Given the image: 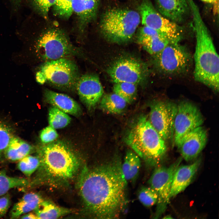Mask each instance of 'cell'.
Wrapping results in <instances>:
<instances>
[{"instance_id":"obj_1","label":"cell","mask_w":219,"mask_h":219,"mask_svg":"<svg viewBox=\"0 0 219 219\" xmlns=\"http://www.w3.org/2000/svg\"><path fill=\"white\" fill-rule=\"evenodd\" d=\"M119 158L91 169L85 168L78 182L82 202L81 216L96 219L117 218L125 203L127 182Z\"/></svg>"},{"instance_id":"obj_2","label":"cell","mask_w":219,"mask_h":219,"mask_svg":"<svg viewBox=\"0 0 219 219\" xmlns=\"http://www.w3.org/2000/svg\"><path fill=\"white\" fill-rule=\"evenodd\" d=\"M37 151L40 164L29 186L67 185L78 173L80 165L79 156L64 142L58 141L44 144Z\"/></svg>"},{"instance_id":"obj_3","label":"cell","mask_w":219,"mask_h":219,"mask_svg":"<svg viewBox=\"0 0 219 219\" xmlns=\"http://www.w3.org/2000/svg\"><path fill=\"white\" fill-rule=\"evenodd\" d=\"M196 38L194 55V76L196 81L218 92L219 58L209 31L205 24L197 5L189 4Z\"/></svg>"},{"instance_id":"obj_4","label":"cell","mask_w":219,"mask_h":219,"mask_svg":"<svg viewBox=\"0 0 219 219\" xmlns=\"http://www.w3.org/2000/svg\"><path fill=\"white\" fill-rule=\"evenodd\" d=\"M125 141L149 166L156 167L165 158L167 148L165 141L145 116L136 120L126 134Z\"/></svg>"},{"instance_id":"obj_5","label":"cell","mask_w":219,"mask_h":219,"mask_svg":"<svg viewBox=\"0 0 219 219\" xmlns=\"http://www.w3.org/2000/svg\"><path fill=\"white\" fill-rule=\"evenodd\" d=\"M140 21L139 13L134 10L114 8L104 14L100 28L103 34L109 41L123 43L131 39Z\"/></svg>"},{"instance_id":"obj_6","label":"cell","mask_w":219,"mask_h":219,"mask_svg":"<svg viewBox=\"0 0 219 219\" xmlns=\"http://www.w3.org/2000/svg\"><path fill=\"white\" fill-rule=\"evenodd\" d=\"M70 58L44 62L36 73L37 82L41 85L48 84L64 91H75L80 75L78 66Z\"/></svg>"},{"instance_id":"obj_7","label":"cell","mask_w":219,"mask_h":219,"mask_svg":"<svg viewBox=\"0 0 219 219\" xmlns=\"http://www.w3.org/2000/svg\"><path fill=\"white\" fill-rule=\"evenodd\" d=\"M36 51L44 62L83 56L82 51L72 43L65 32L57 28H50L42 33L36 43Z\"/></svg>"},{"instance_id":"obj_8","label":"cell","mask_w":219,"mask_h":219,"mask_svg":"<svg viewBox=\"0 0 219 219\" xmlns=\"http://www.w3.org/2000/svg\"><path fill=\"white\" fill-rule=\"evenodd\" d=\"M156 65L160 72L167 75L185 73L190 67V53L179 42H172L154 56Z\"/></svg>"},{"instance_id":"obj_9","label":"cell","mask_w":219,"mask_h":219,"mask_svg":"<svg viewBox=\"0 0 219 219\" xmlns=\"http://www.w3.org/2000/svg\"><path fill=\"white\" fill-rule=\"evenodd\" d=\"M180 158L168 167H156L148 180L150 187L158 196L155 218H158L165 211L170 199V194L174 173L182 161Z\"/></svg>"},{"instance_id":"obj_10","label":"cell","mask_w":219,"mask_h":219,"mask_svg":"<svg viewBox=\"0 0 219 219\" xmlns=\"http://www.w3.org/2000/svg\"><path fill=\"white\" fill-rule=\"evenodd\" d=\"M139 9L143 26L163 33L174 42L180 41L182 35L181 27L162 15L149 0H143Z\"/></svg>"},{"instance_id":"obj_11","label":"cell","mask_w":219,"mask_h":219,"mask_svg":"<svg viewBox=\"0 0 219 219\" xmlns=\"http://www.w3.org/2000/svg\"><path fill=\"white\" fill-rule=\"evenodd\" d=\"M177 105L168 101H157L150 106L149 120L165 141L174 138V123Z\"/></svg>"},{"instance_id":"obj_12","label":"cell","mask_w":219,"mask_h":219,"mask_svg":"<svg viewBox=\"0 0 219 219\" xmlns=\"http://www.w3.org/2000/svg\"><path fill=\"white\" fill-rule=\"evenodd\" d=\"M204 122L202 115L196 106L187 101L177 105L174 123V139L179 149L186 136L196 128L201 126Z\"/></svg>"},{"instance_id":"obj_13","label":"cell","mask_w":219,"mask_h":219,"mask_svg":"<svg viewBox=\"0 0 219 219\" xmlns=\"http://www.w3.org/2000/svg\"><path fill=\"white\" fill-rule=\"evenodd\" d=\"M107 71L115 83L124 82L137 85L144 80L146 75L144 67L139 61L131 57L117 60L109 67Z\"/></svg>"},{"instance_id":"obj_14","label":"cell","mask_w":219,"mask_h":219,"mask_svg":"<svg viewBox=\"0 0 219 219\" xmlns=\"http://www.w3.org/2000/svg\"><path fill=\"white\" fill-rule=\"evenodd\" d=\"M75 91L81 101L89 110L94 109L103 94L99 78L92 74L80 76L76 83Z\"/></svg>"},{"instance_id":"obj_15","label":"cell","mask_w":219,"mask_h":219,"mask_svg":"<svg viewBox=\"0 0 219 219\" xmlns=\"http://www.w3.org/2000/svg\"><path fill=\"white\" fill-rule=\"evenodd\" d=\"M207 140L206 130L198 127L185 137L179 148L182 158L186 161L196 158L205 147Z\"/></svg>"},{"instance_id":"obj_16","label":"cell","mask_w":219,"mask_h":219,"mask_svg":"<svg viewBox=\"0 0 219 219\" xmlns=\"http://www.w3.org/2000/svg\"><path fill=\"white\" fill-rule=\"evenodd\" d=\"M159 12L176 24L184 20L190 11L186 0H155Z\"/></svg>"},{"instance_id":"obj_17","label":"cell","mask_w":219,"mask_h":219,"mask_svg":"<svg viewBox=\"0 0 219 219\" xmlns=\"http://www.w3.org/2000/svg\"><path fill=\"white\" fill-rule=\"evenodd\" d=\"M201 162V159L199 158L191 164L179 166L173 177L170 194V199L184 190L189 185Z\"/></svg>"},{"instance_id":"obj_18","label":"cell","mask_w":219,"mask_h":219,"mask_svg":"<svg viewBox=\"0 0 219 219\" xmlns=\"http://www.w3.org/2000/svg\"><path fill=\"white\" fill-rule=\"evenodd\" d=\"M100 0H72L73 12L78 21L79 30L83 32L88 25L95 19Z\"/></svg>"},{"instance_id":"obj_19","label":"cell","mask_w":219,"mask_h":219,"mask_svg":"<svg viewBox=\"0 0 219 219\" xmlns=\"http://www.w3.org/2000/svg\"><path fill=\"white\" fill-rule=\"evenodd\" d=\"M44 96L47 103L65 113L75 116L82 113L78 104L66 94L46 89L44 91Z\"/></svg>"},{"instance_id":"obj_20","label":"cell","mask_w":219,"mask_h":219,"mask_svg":"<svg viewBox=\"0 0 219 219\" xmlns=\"http://www.w3.org/2000/svg\"><path fill=\"white\" fill-rule=\"evenodd\" d=\"M139 43L151 55H155L169 43L174 42L166 35L155 30L149 36L138 39Z\"/></svg>"},{"instance_id":"obj_21","label":"cell","mask_w":219,"mask_h":219,"mask_svg":"<svg viewBox=\"0 0 219 219\" xmlns=\"http://www.w3.org/2000/svg\"><path fill=\"white\" fill-rule=\"evenodd\" d=\"M43 200L36 193L26 194L13 206L10 212L11 218H18L23 214L33 210Z\"/></svg>"},{"instance_id":"obj_22","label":"cell","mask_w":219,"mask_h":219,"mask_svg":"<svg viewBox=\"0 0 219 219\" xmlns=\"http://www.w3.org/2000/svg\"><path fill=\"white\" fill-rule=\"evenodd\" d=\"M30 144L20 138L14 137L5 150L4 155L9 161L20 160L33 151Z\"/></svg>"},{"instance_id":"obj_23","label":"cell","mask_w":219,"mask_h":219,"mask_svg":"<svg viewBox=\"0 0 219 219\" xmlns=\"http://www.w3.org/2000/svg\"><path fill=\"white\" fill-rule=\"evenodd\" d=\"M140 157L134 151L128 150L121 163V170L127 182H134L137 178L141 166Z\"/></svg>"},{"instance_id":"obj_24","label":"cell","mask_w":219,"mask_h":219,"mask_svg":"<svg viewBox=\"0 0 219 219\" xmlns=\"http://www.w3.org/2000/svg\"><path fill=\"white\" fill-rule=\"evenodd\" d=\"M33 210L38 219H57L72 212L70 209L59 207L50 201L44 200Z\"/></svg>"},{"instance_id":"obj_25","label":"cell","mask_w":219,"mask_h":219,"mask_svg":"<svg viewBox=\"0 0 219 219\" xmlns=\"http://www.w3.org/2000/svg\"><path fill=\"white\" fill-rule=\"evenodd\" d=\"M127 102L122 97L115 93L103 96L100 101V107L106 113L120 114L126 109Z\"/></svg>"},{"instance_id":"obj_26","label":"cell","mask_w":219,"mask_h":219,"mask_svg":"<svg viewBox=\"0 0 219 219\" xmlns=\"http://www.w3.org/2000/svg\"><path fill=\"white\" fill-rule=\"evenodd\" d=\"M30 183V182L26 179L9 176L5 170L0 171V197L12 188L27 187Z\"/></svg>"},{"instance_id":"obj_27","label":"cell","mask_w":219,"mask_h":219,"mask_svg":"<svg viewBox=\"0 0 219 219\" xmlns=\"http://www.w3.org/2000/svg\"><path fill=\"white\" fill-rule=\"evenodd\" d=\"M137 85L127 82L115 83L113 91L114 93L123 98L128 103H131L136 99Z\"/></svg>"},{"instance_id":"obj_28","label":"cell","mask_w":219,"mask_h":219,"mask_svg":"<svg viewBox=\"0 0 219 219\" xmlns=\"http://www.w3.org/2000/svg\"><path fill=\"white\" fill-rule=\"evenodd\" d=\"M71 119L67 113L53 106L49 110L48 122L50 126L55 129L63 128L70 122Z\"/></svg>"},{"instance_id":"obj_29","label":"cell","mask_w":219,"mask_h":219,"mask_svg":"<svg viewBox=\"0 0 219 219\" xmlns=\"http://www.w3.org/2000/svg\"><path fill=\"white\" fill-rule=\"evenodd\" d=\"M40 160L37 156L28 155L19 160L17 168L26 177H30L37 169Z\"/></svg>"},{"instance_id":"obj_30","label":"cell","mask_w":219,"mask_h":219,"mask_svg":"<svg viewBox=\"0 0 219 219\" xmlns=\"http://www.w3.org/2000/svg\"><path fill=\"white\" fill-rule=\"evenodd\" d=\"M54 14L64 19H68L72 15V0H56L53 6Z\"/></svg>"},{"instance_id":"obj_31","label":"cell","mask_w":219,"mask_h":219,"mask_svg":"<svg viewBox=\"0 0 219 219\" xmlns=\"http://www.w3.org/2000/svg\"><path fill=\"white\" fill-rule=\"evenodd\" d=\"M138 197L139 201L146 207H151L157 203L158 195L150 187L144 186L139 190Z\"/></svg>"},{"instance_id":"obj_32","label":"cell","mask_w":219,"mask_h":219,"mask_svg":"<svg viewBox=\"0 0 219 219\" xmlns=\"http://www.w3.org/2000/svg\"><path fill=\"white\" fill-rule=\"evenodd\" d=\"M14 137L12 130L7 125L0 121V159L12 138Z\"/></svg>"},{"instance_id":"obj_33","label":"cell","mask_w":219,"mask_h":219,"mask_svg":"<svg viewBox=\"0 0 219 219\" xmlns=\"http://www.w3.org/2000/svg\"><path fill=\"white\" fill-rule=\"evenodd\" d=\"M33 9L45 19L48 18L51 7L54 5L56 0H29Z\"/></svg>"},{"instance_id":"obj_34","label":"cell","mask_w":219,"mask_h":219,"mask_svg":"<svg viewBox=\"0 0 219 219\" xmlns=\"http://www.w3.org/2000/svg\"><path fill=\"white\" fill-rule=\"evenodd\" d=\"M58 137V134L55 130L50 126L42 130L40 134V138L44 144H47L54 141Z\"/></svg>"},{"instance_id":"obj_35","label":"cell","mask_w":219,"mask_h":219,"mask_svg":"<svg viewBox=\"0 0 219 219\" xmlns=\"http://www.w3.org/2000/svg\"><path fill=\"white\" fill-rule=\"evenodd\" d=\"M10 203L11 200L9 194L6 193L0 198V218L6 214Z\"/></svg>"},{"instance_id":"obj_36","label":"cell","mask_w":219,"mask_h":219,"mask_svg":"<svg viewBox=\"0 0 219 219\" xmlns=\"http://www.w3.org/2000/svg\"><path fill=\"white\" fill-rule=\"evenodd\" d=\"M21 219H38L36 215L32 213H28L22 216H21Z\"/></svg>"},{"instance_id":"obj_37","label":"cell","mask_w":219,"mask_h":219,"mask_svg":"<svg viewBox=\"0 0 219 219\" xmlns=\"http://www.w3.org/2000/svg\"><path fill=\"white\" fill-rule=\"evenodd\" d=\"M22 0H10L15 10L17 9L20 5Z\"/></svg>"},{"instance_id":"obj_38","label":"cell","mask_w":219,"mask_h":219,"mask_svg":"<svg viewBox=\"0 0 219 219\" xmlns=\"http://www.w3.org/2000/svg\"><path fill=\"white\" fill-rule=\"evenodd\" d=\"M202 1L208 3H215L217 2L218 0H201Z\"/></svg>"},{"instance_id":"obj_39","label":"cell","mask_w":219,"mask_h":219,"mask_svg":"<svg viewBox=\"0 0 219 219\" xmlns=\"http://www.w3.org/2000/svg\"><path fill=\"white\" fill-rule=\"evenodd\" d=\"M163 218H172V217L170 216L167 215V216H165Z\"/></svg>"}]
</instances>
